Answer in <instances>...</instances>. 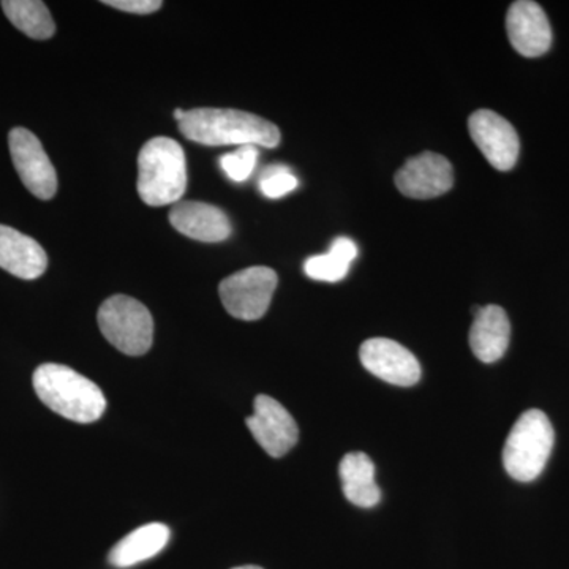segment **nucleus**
<instances>
[{
    "instance_id": "nucleus-6",
    "label": "nucleus",
    "mask_w": 569,
    "mask_h": 569,
    "mask_svg": "<svg viewBox=\"0 0 569 569\" xmlns=\"http://www.w3.org/2000/svg\"><path fill=\"white\" fill-rule=\"evenodd\" d=\"M277 274L271 268L253 266L222 280L220 299L227 312L238 320H260L268 312L277 288Z\"/></svg>"
},
{
    "instance_id": "nucleus-21",
    "label": "nucleus",
    "mask_w": 569,
    "mask_h": 569,
    "mask_svg": "<svg viewBox=\"0 0 569 569\" xmlns=\"http://www.w3.org/2000/svg\"><path fill=\"white\" fill-rule=\"evenodd\" d=\"M258 151L254 146H241L238 151L227 153L220 159L224 174L234 182H244L253 173Z\"/></svg>"
},
{
    "instance_id": "nucleus-19",
    "label": "nucleus",
    "mask_w": 569,
    "mask_h": 569,
    "mask_svg": "<svg viewBox=\"0 0 569 569\" xmlns=\"http://www.w3.org/2000/svg\"><path fill=\"white\" fill-rule=\"evenodd\" d=\"M356 257L358 246L351 239L337 238L328 253L310 257L306 261L305 271L310 279L320 282H340L346 279Z\"/></svg>"
},
{
    "instance_id": "nucleus-16",
    "label": "nucleus",
    "mask_w": 569,
    "mask_h": 569,
    "mask_svg": "<svg viewBox=\"0 0 569 569\" xmlns=\"http://www.w3.org/2000/svg\"><path fill=\"white\" fill-rule=\"evenodd\" d=\"M343 493L359 508H372L380 501L381 492L376 482V466L365 452H350L339 467Z\"/></svg>"
},
{
    "instance_id": "nucleus-1",
    "label": "nucleus",
    "mask_w": 569,
    "mask_h": 569,
    "mask_svg": "<svg viewBox=\"0 0 569 569\" xmlns=\"http://www.w3.org/2000/svg\"><path fill=\"white\" fill-rule=\"evenodd\" d=\"M178 123L187 140L203 146H263L272 149L280 142L277 126L252 112L194 108L183 112Z\"/></svg>"
},
{
    "instance_id": "nucleus-22",
    "label": "nucleus",
    "mask_w": 569,
    "mask_h": 569,
    "mask_svg": "<svg viewBox=\"0 0 569 569\" xmlns=\"http://www.w3.org/2000/svg\"><path fill=\"white\" fill-rule=\"evenodd\" d=\"M104 6L112 9L127 11V13L149 14L160 10L162 2L160 0H104Z\"/></svg>"
},
{
    "instance_id": "nucleus-12",
    "label": "nucleus",
    "mask_w": 569,
    "mask_h": 569,
    "mask_svg": "<svg viewBox=\"0 0 569 569\" xmlns=\"http://www.w3.org/2000/svg\"><path fill=\"white\" fill-rule=\"evenodd\" d=\"M507 31L512 48L526 58H539L552 44V29L548 17L531 0H518L509 7Z\"/></svg>"
},
{
    "instance_id": "nucleus-7",
    "label": "nucleus",
    "mask_w": 569,
    "mask_h": 569,
    "mask_svg": "<svg viewBox=\"0 0 569 569\" xmlns=\"http://www.w3.org/2000/svg\"><path fill=\"white\" fill-rule=\"evenodd\" d=\"M9 146L11 160L29 192L40 200H51L58 192V174L39 138L18 127L9 134Z\"/></svg>"
},
{
    "instance_id": "nucleus-11",
    "label": "nucleus",
    "mask_w": 569,
    "mask_h": 569,
    "mask_svg": "<svg viewBox=\"0 0 569 569\" xmlns=\"http://www.w3.org/2000/svg\"><path fill=\"white\" fill-rule=\"evenodd\" d=\"M396 186L408 198L430 200L452 189L455 170L447 157L422 152L397 171Z\"/></svg>"
},
{
    "instance_id": "nucleus-18",
    "label": "nucleus",
    "mask_w": 569,
    "mask_h": 569,
    "mask_svg": "<svg viewBox=\"0 0 569 569\" xmlns=\"http://www.w3.org/2000/svg\"><path fill=\"white\" fill-rule=\"evenodd\" d=\"M2 9L11 24L31 39L48 40L54 36L50 10L40 0H3Z\"/></svg>"
},
{
    "instance_id": "nucleus-17",
    "label": "nucleus",
    "mask_w": 569,
    "mask_h": 569,
    "mask_svg": "<svg viewBox=\"0 0 569 569\" xmlns=\"http://www.w3.org/2000/svg\"><path fill=\"white\" fill-rule=\"evenodd\" d=\"M170 529L163 523H148L122 538L110 552V563L116 568H129L152 559L170 541Z\"/></svg>"
},
{
    "instance_id": "nucleus-2",
    "label": "nucleus",
    "mask_w": 569,
    "mask_h": 569,
    "mask_svg": "<svg viewBox=\"0 0 569 569\" xmlns=\"http://www.w3.org/2000/svg\"><path fill=\"white\" fill-rule=\"evenodd\" d=\"M32 381L41 402L70 421L91 425L104 413L107 399L102 389L70 367L41 365Z\"/></svg>"
},
{
    "instance_id": "nucleus-3",
    "label": "nucleus",
    "mask_w": 569,
    "mask_h": 569,
    "mask_svg": "<svg viewBox=\"0 0 569 569\" xmlns=\"http://www.w3.org/2000/svg\"><path fill=\"white\" fill-rule=\"evenodd\" d=\"M138 194L152 208L176 204L187 190V160L182 146L157 137L138 156Z\"/></svg>"
},
{
    "instance_id": "nucleus-4",
    "label": "nucleus",
    "mask_w": 569,
    "mask_h": 569,
    "mask_svg": "<svg viewBox=\"0 0 569 569\" xmlns=\"http://www.w3.org/2000/svg\"><path fill=\"white\" fill-rule=\"evenodd\" d=\"M553 427L541 410H529L512 426L503 449V466L516 481L530 482L545 470L552 452Z\"/></svg>"
},
{
    "instance_id": "nucleus-20",
    "label": "nucleus",
    "mask_w": 569,
    "mask_h": 569,
    "mask_svg": "<svg viewBox=\"0 0 569 569\" xmlns=\"http://www.w3.org/2000/svg\"><path fill=\"white\" fill-rule=\"evenodd\" d=\"M298 187V179L291 174L290 168L283 164H269L261 173L260 190L264 197L282 198L284 194L293 192Z\"/></svg>"
},
{
    "instance_id": "nucleus-5",
    "label": "nucleus",
    "mask_w": 569,
    "mask_h": 569,
    "mask_svg": "<svg viewBox=\"0 0 569 569\" xmlns=\"http://www.w3.org/2000/svg\"><path fill=\"white\" fill-rule=\"evenodd\" d=\"M99 328L112 347L129 356L148 353L153 340V320L148 307L130 296H111L100 306Z\"/></svg>"
},
{
    "instance_id": "nucleus-13",
    "label": "nucleus",
    "mask_w": 569,
    "mask_h": 569,
    "mask_svg": "<svg viewBox=\"0 0 569 569\" xmlns=\"http://www.w3.org/2000/svg\"><path fill=\"white\" fill-rule=\"evenodd\" d=\"M170 222L187 238L201 242H222L230 238L231 223L222 209L200 201L176 203Z\"/></svg>"
},
{
    "instance_id": "nucleus-10",
    "label": "nucleus",
    "mask_w": 569,
    "mask_h": 569,
    "mask_svg": "<svg viewBox=\"0 0 569 569\" xmlns=\"http://www.w3.org/2000/svg\"><path fill=\"white\" fill-rule=\"evenodd\" d=\"M359 358L370 373L396 387H413L421 380L417 356L395 340L385 337L366 340Z\"/></svg>"
},
{
    "instance_id": "nucleus-24",
    "label": "nucleus",
    "mask_w": 569,
    "mask_h": 569,
    "mask_svg": "<svg viewBox=\"0 0 569 569\" xmlns=\"http://www.w3.org/2000/svg\"><path fill=\"white\" fill-rule=\"evenodd\" d=\"M233 569H263V568L253 567V565H247V567H239V568H233Z\"/></svg>"
},
{
    "instance_id": "nucleus-14",
    "label": "nucleus",
    "mask_w": 569,
    "mask_h": 569,
    "mask_svg": "<svg viewBox=\"0 0 569 569\" xmlns=\"http://www.w3.org/2000/svg\"><path fill=\"white\" fill-rule=\"evenodd\" d=\"M0 268L20 279H39L48 268L47 252L36 239L0 224Z\"/></svg>"
},
{
    "instance_id": "nucleus-23",
    "label": "nucleus",
    "mask_w": 569,
    "mask_h": 569,
    "mask_svg": "<svg viewBox=\"0 0 569 569\" xmlns=\"http://www.w3.org/2000/svg\"><path fill=\"white\" fill-rule=\"evenodd\" d=\"M183 112L186 111L181 110V108H178V110L174 111L176 121H181Z\"/></svg>"
},
{
    "instance_id": "nucleus-15",
    "label": "nucleus",
    "mask_w": 569,
    "mask_h": 569,
    "mask_svg": "<svg viewBox=\"0 0 569 569\" xmlns=\"http://www.w3.org/2000/svg\"><path fill=\"white\" fill-rule=\"evenodd\" d=\"M511 325L501 307H479L470 329V347L481 362L490 365L503 358L509 347Z\"/></svg>"
},
{
    "instance_id": "nucleus-8",
    "label": "nucleus",
    "mask_w": 569,
    "mask_h": 569,
    "mask_svg": "<svg viewBox=\"0 0 569 569\" xmlns=\"http://www.w3.org/2000/svg\"><path fill=\"white\" fill-rule=\"evenodd\" d=\"M246 422L254 440L271 458H282L298 443V425L282 403L272 397L258 396L253 415Z\"/></svg>"
},
{
    "instance_id": "nucleus-9",
    "label": "nucleus",
    "mask_w": 569,
    "mask_h": 569,
    "mask_svg": "<svg viewBox=\"0 0 569 569\" xmlns=\"http://www.w3.org/2000/svg\"><path fill=\"white\" fill-rule=\"evenodd\" d=\"M471 138L498 171H509L519 159L520 141L515 127L490 110H479L468 119Z\"/></svg>"
}]
</instances>
